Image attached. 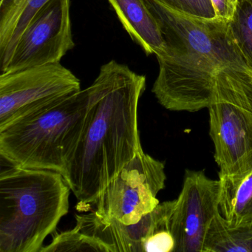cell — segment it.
I'll list each match as a JSON object with an SVG mask.
<instances>
[{"label":"cell","instance_id":"cell-1","mask_svg":"<svg viewBox=\"0 0 252 252\" xmlns=\"http://www.w3.org/2000/svg\"><path fill=\"white\" fill-rule=\"evenodd\" d=\"M86 126L64 176L82 204L95 203L142 150L138 123L146 78L115 60L101 67Z\"/></svg>","mask_w":252,"mask_h":252},{"label":"cell","instance_id":"cell-2","mask_svg":"<svg viewBox=\"0 0 252 252\" xmlns=\"http://www.w3.org/2000/svg\"><path fill=\"white\" fill-rule=\"evenodd\" d=\"M158 23L164 50L157 57L159 73L153 91L171 111L208 108L218 73L246 66L228 27V20H202L179 14L156 0H144Z\"/></svg>","mask_w":252,"mask_h":252},{"label":"cell","instance_id":"cell-3","mask_svg":"<svg viewBox=\"0 0 252 252\" xmlns=\"http://www.w3.org/2000/svg\"><path fill=\"white\" fill-rule=\"evenodd\" d=\"M60 172L11 166L0 173V252H40L69 211Z\"/></svg>","mask_w":252,"mask_h":252},{"label":"cell","instance_id":"cell-4","mask_svg":"<svg viewBox=\"0 0 252 252\" xmlns=\"http://www.w3.org/2000/svg\"><path fill=\"white\" fill-rule=\"evenodd\" d=\"M98 89L95 82L0 128V156L11 166L64 175L83 134Z\"/></svg>","mask_w":252,"mask_h":252},{"label":"cell","instance_id":"cell-5","mask_svg":"<svg viewBox=\"0 0 252 252\" xmlns=\"http://www.w3.org/2000/svg\"><path fill=\"white\" fill-rule=\"evenodd\" d=\"M208 108L214 158L223 171L252 149V70L233 66L221 70Z\"/></svg>","mask_w":252,"mask_h":252},{"label":"cell","instance_id":"cell-6","mask_svg":"<svg viewBox=\"0 0 252 252\" xmlns=\"http://www.w3.org/2000/svg\"><path fill=\"white\" fill-rule=\"evenodd\" d=\"M166 180L164 163L142 149L102 191L95 212L105 219L136 223L160 203L157 195Z\"/></svg>","mask_w":252,"mask_h":252},{"label":"cell","instance_id":"cell-7","mask_svg":"<svg viewBox=\"0 0 252 252\" xmlns=\"http://www.w3.org/2000/svg\"><path fill=\"white\" fill-rule=\"evenodd\" d=\"M81 91L79 79L60 63L0 76V128Z\"/></svg>","mask_w":252,"mask_h":252},{"label":"cell","instance_id":"cell-8","mask_svg":"<svg viewBox=\"0 0 252 252\" xmlns=\"http://www.w3.org/2000/svg\"><path fill=\"white\" fill-rule=\"evenodd\" d=\"M74 47L70 0H49L25 29L1 73L60 63Z\"/></svg>","mask_w":252,"mask_h":252},{"label":"cell","instance_id":"cell-9","mask_svg":"<svg viewBox=\"0 0 252 252\" xmlns=\"http://www.w3.org/2000/svg\"><path fill=\"white\" fill-rule=\"evenodd\" d=\"M220 181L187 169L171 220L174 252H204L206 233L220 212Z\"/></svg>","mask_w":252,"mask_h":252},{"label":"cell","instance_id":"cell-10","mask_svg":"<svg viewBox=\"0 0 252 252\" xmlns=\"http://www.w3.org/2000/svg\"><path fill=\"white\" fill-rule=\"evenodd\" d=\"M218 175L220 215L235 226L252 225V149Z\"/></svg>","mask_w":252,"mask_h":252},{"label":"cell","instance_id":"cell-11","mask_svg":"<svg viewBox=\"0 0 252 252\" xmlns=\"http://www.w3.org/2000/svg\"><path fill=\"white\" fill-rule=\"evenodd\" d=\"M124 29L147 55L157 56L164 50L158 23L144 0H108Z\"/></svg>","mask_w":252,"mask_h":252},{"label":"cell","instance_id":"cell-12","mask_svg":"<svg viewBox=\"0 0 252 252\" xmlns=\"http://www.w3.org/2000/svg\"><path fill=\"white\" fill-rule=\"evenodd\" d=\"M49 0L0 1V69L6 67L17 42L38 11Z\"/></svg>","mask_w":252,"mask_h":252},{"label":"cell","instance_id":"cell-13","mask_svg":"<svg viewBox=\"0 0 252 252\" xmlns=\"http://www.w3.org/2000/svg\"><path fill=\"white\" fill-rule=\"evenodd\" d=\"M204 252H252V225H231L219 212L206 233Z\"/></svg>","mask_w":252,"mask_h":252},{"label":"cell","instance_id":"cell-14","mask_svg":"<svg viewBox=\"0 0 252 252\" xmlns=\"http://www.w3.org/2000/svg\"><path fill=\"white\" fill-rule=\"evenodd\" d=\"M228 27L248 67L252 70V0H238Z\"/></svg>","mask_w":252,"mask_h":252},{"label":"cell","instance_id":"cell-15","mask_svg":"<svg viewBox=\"0 0 252 252\" xmlns=\"http://www.w3.org/2000/svg\"><path fill=\"white\" fill-rule=\"evenodd\" d=\"M163 6L179 14L202 20L216 18L211 0H156Z\"/></svg>","mask_w":252,"mask_h":252},{"label":"cell","instance_id":"cell-16","mask_svg":"<svg viewBox=\"0 0 252 252\" xmlns=\"http://www.w3.org/2000/svg\"><path fill=\"white\" fill-rule=\"evenodd\" d=\"M216 18L221 20H230L229 8L228 0H211Z\"/></svg>","mask_w":252,"mask_h":252},{"label":"cell","instance_id":"cell-17","mask_svg":"<svg viewBox=\"0 0 252 252\" xmlns=\"http://www.w3.org/2000/svg\"><path fill=\"white\" fill-rule=\"evenodd\" d=\"M237 1L238 0H228V8H229V16L230 19L232 17L234 14V10H235L236 5H237Z\"/></svg>","mask_w":252,"mask_h":252}]
</instances>
